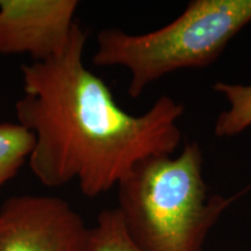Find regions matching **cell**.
I'll return each instance as SVG.
<instances>
[{
  "label": "cell",
  "instance_id": "cell-1",
  "mask_svg": "<svg viewBox=\"0 0 251 251\" xmlns=\"http://www.w3.org/2000/svg\"><path fill=\"white\" fill-rule=\"evenodd\" d=\"M86 40L76 21L61 54L21 65L23 96L14 109L18 124L35 137L28 162L40 183L77 180L84 196L96 198L139 163L171 156L183 136L178 120L185 108L162 96L144 114H128L84 64Z\"/></svg>",
  "mask_w": 251,
  "mask_h": 251
},
{
  "label": "cell",
  "instance_id": "cell-8",
  "mask_svg": "<svg viewBox=\"0 0 251 251\" xmlns=\"http://www.w3.org/2000/svg\"><path fill=\"white\" fill-rule=\"evenodd\" d=\"M86 251H142L131 240L118 208L99 213L97 224L90 228Z\"/></svg>",
  "mask_w": 251,
  "mask_h": 251
},
{
  "label": "cell",
  "instance_id": "cell-7",
  "mask_svg": "<svg viewBox=\"0 0 251 251\" xmlns=\"http://www.w3.org/2000/svg\"><path fill=\"white\" fill-rule=\"evenodd\" d=\"M34 143V134L18 122H0V187L17 176Z\"/></svg>",
  "mask_w": 251,
  "mask_h": 251
},
{
  "label": "cell",
  "instance_id": "cell-9",
  "mask_svg": "<svg viewBox=\"0 0 251 251\" xmlns=\"http://www.w3.org/2000/svg\"><path fill=\"white\" fill-rule=\"evenodd\" d=\"M250 251H251V250H250Z\"/></svg>",
  "mask_w": 251,
  "mask_h": 251
},
{
  "label": "cell",
  "instance_id": "cell-5",
  "mask_svg": "<svg viewBox=\"0 0 251 251\" xmlns=\"http://www.w3.org/2000/svg\"><path fill=\"white\" fill-rule=\"evenodd\" d=\"M77 0H0V55L50 59L71 37Z\"/></svg>",
  "mask_w": 251,
  "mask_h": 251
},
{
  "label": "cell",
  "instance_id": "cell-3",
  "mask_svg": "<svg viewBox=\"0 0 251 251\" xmlns=\"http://www.w3.org/2000/svg\"><path fill=\"white\" fill-rule=\"evenodd\" d=\"M249 24L251 0H192L176 20L157 30H100L93 63L127 69L128 94L137 99L150 84L171 72L213 64Z\"/></svg>",
  "mask_w": 251,
  "mask_h": 251
},
{
  "label": "cell",
  "instance_id": "cell-4",
  "mask_svg": "<svg viewBox=\"0 0 251 251\" xmlns=\"http://www.w3.org/2000/svg\"><path fill=\"white\" fill-rule=\"evenodd\" d=\"M89 231L63 198L23 194L0 206V251H86Z\"/></svg>",
  "mask_w": 251,
  "mask_h": 251
},
{
  "label": "cell",
  "instance_id": "cell-6",
  "mask_svg": "<svg viewBox=\"0 0 251 251\" xmlns=\"http://www.w3.org/2000/svg\"><path fill=\"white\" fill-rule=\"evenodd\" d=\"M213 90L221 93L229 103L216 119L215 136L233 137L247 130L251 126V85L218 81Z\"/></svg>",
  "mask_w": 251,
  "mask_h": 251
},
{
  "label": "cell",
  "instance_id": "cell-2",
  "mask_svg": "<svg viewBox=\"0 0 251 251\" xmlns=\"http://www.w3.org/2000/svg\"><path fill=\"white\" fill-rule=\"evenodd\" d=\"M199 143L188 142L175 158L141 162L118 184V211L142 251H203L220 216L249 187L233 197L209 196Z\"/></svg>",
  "mask_w": 251,
  "mask_h": 251
}]
</instances>
